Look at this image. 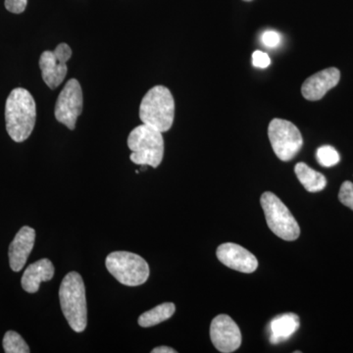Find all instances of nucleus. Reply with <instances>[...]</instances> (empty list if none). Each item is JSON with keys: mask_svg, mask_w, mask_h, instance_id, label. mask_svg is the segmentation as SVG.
<instances>
[{"mask_svg": "<svg viewBox=\"0 0 353 353\" xmlns=\"http://www.w3.org/2000/svg\"><path fill=\"white\" fill-rule=\"evenodd\" d=\"M37 120L36 101L26 88H14L6 104V131L16 143L31 136Z\"/></svg>", "mask_w": 353, "mask_h": 353, "instance_id": "obj_1", "label": "nucleus"}, {"mask_svg": "<svg viewBox=\"0 0 353 353\" xmlns=\"http://www.w3.org/2000/svg\"><path fill=\"white\" fill-rule=\"evenodd\" d=\"M262 41L265 46H268V48H275L277 46L281 41V37L278 32L274 31H268L264 32L263 36H262Z\"/></svg>", "mask_w": 353, "mask_h": 353, "instance_id": "obj_23", "label": "nucleus"}, {"mask_svg": "<svg viewBox=\"0 0 353 353\" xmlns=\"http://www.w3.org/2000/svg\"><path fill=\"white\" fill-rule=\"evenodd\" d=\"M175 117V101L170 90L163 85L150 88L139 105L143 124L165 132L171 129Z\"/></svg>", "mask_w": 353, "mask_h": 353, "instance_id": "obj_3", "label": "nucleus"}, {"mask_svg": "<svg viewBox=\"0 0 353 353\" xmlns=\"http://www.w3.org/2000/svg\"><path fill=\"white\" fill-rule=\"evenodd\" d=\"M106 268L118 282L129 287L145 284L150 277V266L143 257L129 252L110 253L105 260Z\"/></svg>", "mask_w": 353, "mask_h": 353, "instance_id": "obj_6", "label": "nucleus"}, {"mask_svg": "<svg viewBox=\"0 0 353 353\" xmlns=\"http://www.w3.org/2000/svg\"><path fill=\"white\" fill-rule=\"evenodd\" d=\"M3 348L6 353H29L30 347L24 339L14 331H8L4 334Z\"/></svg>", "mask_w": 353, "mask_h": 353, "instance_id": "obj_18", "label": "nucleus"}, {"mask_svg": "<svg viewBox=\"0 0 353 353\" xmlns=\"http://www.w3.org/2000/svg\"><path fill=\"white\" fill-rule=\"evenodd\" d=\"M340 79V70L334 67L322 70L304 81L301 94L307 101H320L330 90L338 85Z\"/></svg>", "mask_w": 353, "mask_h": 353, "instance_id": "obj_12", "label": "nucleus"}, {"mask_svg": "<svg viewBox=\"0 0 353 353\" xmlns=\"http://www.w3.org/2000/svg\"><path fill=\"white\" fill-rule=\"evenodd\" d=\"M54 272L52 262L48 259H41L29 265L21 280L23 289L29 294H34L39 290L41 283L48 282L53 278Z\"/></svg>", "mask_w": 353, "mask_h": 353, "instance_id": "obj_14", "label": "nucleus"}, {"mask_svg": "<svg viewBox=\"0 0 353 353\" xmlns=\"http://www.w3.org/2000/svg\"><path fill=\"white\" fill-rule=\"evenodd\" d=\"M339 199L343 205L353 211V183L350 181L343 183L339 192Z\"/></svg>", "mask_w": 353, "mask_h": 353, "instance_id": "obj_20", "label": "nucleus"}, {"mask_svg": "<svg viewBox=\"0 0 353 353\" xmlns=\"http://www.w3.org/2000/svg\"><path fill=\"white\" fill-rule=\"evenodd\" d=\"M72 57L71 48L67 43L58 44L54 50H46L39 58L43 82L50 88H57L63 82L68 68L67 62Z\"/></svg>", "mask_w": 353, "mask_h": 353, "instance_id": "obj_9", "label": "nucleus"}, {"mask_svg": "<svg viewBox=\"0 0 353 353\" xmlns=\"http://www.w3.org/2000/svg\"><path fill=\"white\" fill-rule=\"evenodd\" d=\"M83 90L76 79L67 82L58 97L54 114L58 122L69 130L76 128L77 120L83 111Z\"/></svg>", "mask_w": 353, "mask_h": 353, "instance_id": "obj_8", "label": "nucleus"}, {"mask_svg": "<svg viewBox=\"0 0 353 353\" xmlns=\"http://www.w3.org/2000/svg\"><path fill=\"white\" fill-rule=\"evenodd\" d=\"M318 163L323 167H333L340 162V154L336 152V148L331 145H323L318 148L316 152Z\"/></svg>", "mask_w": 353, "mask_h": 353, "instance_id": "obj_19", "label": "nucleus"}, {"mask_svg": "<svg viewBox=\"0 0 353 353\" xmlns=\"http://www.w3.org/2000/svg\"><path fill=\"white\" fill-rule=\"evenodd\" d=\"M27 4L28 0H6L4 2L7 10L14 14L24 12Z\"/></svg>", "mask_w": 353, "mask_h": 353, "instance_id": "obj_22", "label": "nucleus"}, {"mask_svg": "<svg viewBox=\"0 0 353 353\" xmlns=\"http://www.w3.org/2000/svg\"><path fill=\"white\" fill-rule=\"evenodd\" d=\"M176 350L169 347H158L152 350V353H176Z\"/></svg>", "mask_w": 353, "mask_h": 353, "instance_id": "obj_24", "label": "nucleus"}, {"mask_svg": "<svg viewBox=\"0 0 353 353\" xmlns=\"http://www.w3.org/2000/svg\"><path fill=\"white\" fill-rule=\"evenodd\" d=\"M252 63L253 66L257 67V68H267L271 63L270 57L267 53L262 52V51H254L252 54Z\"/></svg>", "mask_w": 353, "mask_h": 353, "instance_id": "obj_21", "label": "nucleus"}, {"mask_svg": "<svg viewBox=\"0 0 353 353\" xmlns=\"http://www.w3.org/2000/svg\"><path fill=\"white\" fill-rule=\"evenodd\" d=\"M210 339L216 350L223 353L236 352L241 345V333L230 316H216L211 322Z\"/></svg>", "mask_w": 353, "mask_h": 353, "instance_id": "obj_10", "label": "nucleus"}, {"mask_svg": "<svg viewBox=\"0 0 353 353\" xmlns=\"http://www.w3.org/2000/svg\"><path fill=\"white\" fill-rule=\"evenodd\" d=\"M60 305L67 322L77 333L87 328L88 310L85 288L82 276L70 272L62 281L59 290Z\"/></svg>", "mask_w": 353, "mask_h": 353, "instance_id": "obj_2", "label": "nucleus"}, {"mask_svg": "<svg viewBox=\"0 0 353 353\" xmlns=\"http://www.w3.org/2000/svg\"><path fill=\"white\" fill-rule=\"evenodd\" d=\"M216 254L221 263L241 273H253L259 267L256 257L236 243H223L217 248Z\"/></svg>", "mask_w": 353, "mask_h": 353, "instance_id": "obj_11", "label": "nucleus"}, {"mask_svg": "<svg viewBox=\"0 0 353 353\" xmlns=\"http://www.w3.org/2000/svg\"><path fill=\"white\" fill-rule=\"evenodd\" d=\"M128 146L131 150L132 162L141 166L157 168L164 157V139L162 132L141 125L130 132Z\"/></svg>", "mask_w": 353, "mask_h": 353, "instance_id": "obj_4", "label": "nucleus"}, {"mask_svg": "<svg viewBox=\"0 0 353 353\" xmlns=\"http://www.w3.org/2000/svg\"><path fill=\"white\" fill-rule=\"evenodd\" d=\"M294 172L304 189L309 192H319L327 185V180L323 174L310 168L307 164L299 162L294 167Z\"/></svg>", "mask_w": 353, "mask_h": 353, "instance_id": "obj_16", "label": "nucleus"}, {"mask_svg": "<svg viewBox=\"0 0 353 353\" xmlns=\"http://www.w3.org/2000/svg\"><path fill=\"white\" fill-rule=\"evenodd\" d=\"M272 148L282 161H290L299 154L303 145L301 132L290 121L275 118L268 128Z\"/></svg>", "mask_w": 353, "mask_h": 353, "instance_id": "obj_7", "label": "nucleus"}, {"mask_svg": "<svg viewBox=\"0 0 353 353\" xmlns=\"http://www.w3.org/2000/svg\"><path fill=\"white\" fill-rule=\"evenodd\" d=\"M176 311L175 304L172 303H166L160 304L157 307L150 309L139 316V326L143 328L148 327L157 326L160 323L170 319Z\"/></svg>", "mask_w": 353, "mask_h": 353, "instance_id": "obj_17", "label": "nucleus"}, {"mask_svg": "<svg viewBox=\"0 0 353 353\" xmlns=\"http://www.w3.org/2000/svg\"><path fill=\"white\" fill-rule=\"evenodd\" d=\"M243 1H252V0H243Z\"/></svg>", "mask_w": 353, "mask_h": 353, "instance_id": "obj_25", "label": "nucleus"}, {"mask_svg": "<svg viewBox=\"0 0 353 353\" xmlns=\"http://www.w3.org/2000/svg\"><path fill=\"white\" fill-rule=\"evenodd\" d=\"M265 219L276 236L287 241H296L301 236V228L284 202L273 192H264L260 199Z\"/></svg>", "mask_w": 353, "mask_h": 353, "instance_id": "obj_5", "label": "nucleus"}, {"mask_svg": "<svg viewBox=\"0 0 353 353\" xmlns=\"http://www.w3.org/2000/svg\"><path fill=\"white\" fill-rule=\"evenodd\" d=\"M36 240V231L31 227L21 228L9 246V264L14 272L24 268L29 255L31 254Z\"/></svg>", "mask_w": 353, "mask_h": 353, "instance_id": "obj_13", "label": "nucleus"}, {"mask_svg": "<svg viewBox=\"0 0 353 353\" xmlns=\"http://www.w3.org/2000/svg\"><path fill=\"white\" fill-rule=\"evenodd\" d=\"M299 328V318L294 313H287L274 318L270 323V341L273 345H278L289 340Z\"/></svg>", "mask_w": 353, "mask_h": 353, "instance_id": "obj_15", "label": "nucleus"}]
</instances>
